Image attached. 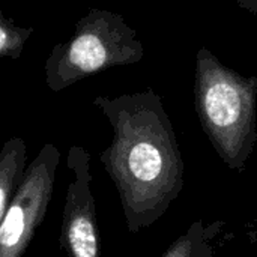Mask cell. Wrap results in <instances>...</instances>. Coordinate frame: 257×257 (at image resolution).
<instances>
[{"mask_svg":"<svg viewBox=\"0 0 257 257\" xmlns=\"http://www.w3.org/2000/svg\"><path fill=\"white\" fill-rule=\"evenodd\" d=\"M93 104L113 130L99 161L117 190L128 232L139 233L169 211L185 185V164L173 123L152 89L98 96Z\"/></svg>","mask_w":257,"mask_h":257,"instance_id":"obj_1","label":"cell"},{"mask_svg":"<svg viewBox=\"0 0 257 257\" xmlns=\"http://www.w3.org/2000/svg\"><path fill=\"white\" fill-rule=\"evenodd\" d=\"M194 104L220 160L242 173L257 143V77L239 74L202 47L196 59Z\"/></svg>","mask_w":257,"mask_h":257,"instance_id":"obj_2","label":"cell"},{"mask_svg":"<svg viewBox=\"0 0 257 257\" xmlns=\"http://www.w3.org/2000/svg\"><path fill=\"white\" fill-rule=\"evenodd\" d=\"M143 44L126 21L110 11L90 12L65 50V65L50 77V86L59 90L78 78L102 69L137 63L143 57Z\"/></svg>","mask_w":257,"mask_h":257,"instance_id":"obj_3","label":"cell"},{"mask_svg":"<svg viewBox=\"0 0 257 257\" xmlns=\"http://www.w3.org/2000/svg\"><path fill=\"white\" fill-rule=\"evenodd\" d=\"M60 151L47 143L26 169V175L0 223V257H23L48 211Z\"/></svg>","mask_w":257,"mask_h":257,"instance_id":"obj_4","label":"cell"},{"mask_svg":"<svg viewBox=\"0 0 257 257\" xmlns=\"http://www.w3.org/2000/svg\"><path fill=\"white\" fill-rule=\"evenodd\" d=\"M66 167L72 173V181L65 194L60 250L63 257H99V230L92 194L89 152L81 146L69 148Z\"/></svg>","mask_w":257,"mask_h":257,"instance_id":"obj_5","label":"cell"},{"mask_svg":"<svg viewBox=\"0 0 257 257\" xmlns=\"http://www.w3.org/2000/svg\"><path fill=\"white\" fill-rule=\"evenodd\" d=\"M27 146L21 137H12L0 149V223L26 175Z\"/></svg>","mask_w":257,"mask_h":257,"instance_id":"obj_6","label":"cell"},{"mask_svg":"<svg viewBox=\"0 0 257 257\" xmlns=\"http://www.w3.org/2000/svg\"><path fill=\"white\" fill-rule=\"evenodd\" d=\"M224 221L215 220L205 223L194 221L185 233H182L161 257H212L215 253V239L223 232Z\"/></svg>","mask_w":257,"mask_h":257,"instance_id":"obj_7","label":"cell"},{"mask_svg":"<svg viewBox=\"0 0 257 257\" xmlns=\"http://www.w3.org/2000/svg\"><path fill=\"white\" fill-rule=\"evenodd\" d=\"M242 9L257 17V0H235Z\"/></svg>","mask_w":257,"mask_h":257,"instance_id":"obj_8","label":"cell"},{"mask_svg":"<svg viewBox=\"0 0 257 257\" xmlns=\"http://www.w3.org/2000/svg\"><path fill=\"white\" fill-rule=\"evenodd\" d=\"M9 47V32L0 26V53Z\"/></svg>","mask_w":257,"mask_h":257,"instance_id":"obj_9","label":"cell"}]
</instances>
